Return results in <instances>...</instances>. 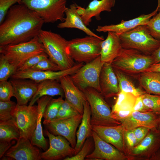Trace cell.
<instances>
[{"mask_svg": "<svg viewBox=\"0 0 160 160\" xmlns=\"http://www.w3.org/2000/svg\"><path fill=\"white\" fill-rule=\"evenodd\" d=\"M44 23L36 13L23 4L13 5L0 24V46L31 40L38 36Z\"/></svg>", "mask_w": 160, "mask_h": 160, "instance_id": "cell-1", "label": "cell"}, {"mask_svg": "<svg viewBox=\"0 0 160 160\" xmlns=\"http://www.w3.org/2000/svg\"><path fill=\"white\" fill-rule=\"evenodd\" d=\"M38 36L49 57L58 66L60 70L69 69L75 64L68 51V41L61 35L41 30Z\"/></svg>", "mask_w": 160, "mask_h": 160, "instance_id": "cell-2", "label": "cell"}, {"mask_svg": "<svg viewBox=\"0 0 160 160\" xmlns=\"http://www.w3.org/2000/svg\"><path fill=\"white\" fill-rule=\"evenodd\" d=\"M154 63L151 55L144 54L136 50L122 48L111 65L124 74H135L143 72Z\"/></svg>", "mask_w": 160, "mask_h": 160, "instance_id": "cell-3", "label": "cell"}, {"mask_svg": "<svg viewBox=\"0 0 160 160\" xmlns=\"http://www.w3.org/2000/svg\"><path fill=\"white\" fill-rule=\"evenodd\" d=\"M119 36L123 48L134 49L147 55H151L160 46V40L150 34L145 25L138 26Z\"/></svg>", "mask_w": 160, "mask_h": 160, "instance_id": "cell-4", "label": "cell"}, {"mask_svg": "<svg viewBox=\"0 0 160 160\" xmlns=\"http://www.w3.org/2000/svg\"><path fill=\"white\" fill-rule=\"evenodd\" d=\"M81 91L90 107L91 125L112 126L121 124L113 118L112 110L101 93L91 87Z\"/></svg>", "mask_w": 160, "mask_h": 160, "instance_id": "cell-5", "label": "cell"}, {"mask_svg": "<svg viewBox=\"0 0 160 160\" xmlns=\"http://www.w3.org/2000/svg\"><path fill=\"white\" fill-rule=\"evenodd\" d=\"M45 52L38 36L27 42L0 46V54L17 69L30 57Z\"/></svg>", "mask_w": 160, "mask_h": 160, "instance_id": "cell-6", "label": "cell"}, {"mask_svg": "<svg viewBox=\"0 0 160 160\" xmlns=\"http://www.w3.org/2000/svg\"><path fill=\"white\" fill-rule=\"evenodd\" d=\"M103 40L88 36L68 41L67 50L71 58L77 63H88L100 56Z\"/></svg>", "mask_w": 160, "mask_h": 160, "instance_id": "cell-7", "label": "cell"}, {"mask_svg": "<svg viewBox=\"0 0 160 160\" xmlns=\"http://www.w3.org/2000/svg\"><path fill=\"white\" fill-rule=\"evenodd\" d=\"M67 0H20L23 4L36 13L44 23L63 21Z\"/></svg>", "mask_w": 160, "mask_h": 160, "instance_id": "cell-8", "label": "cell"}, {"mask_svg": "<svg viewBox=\"0 0 160 160\" xmlns=\"http://www.w3.org/2000/svg\"><path fill=\"white\" fill-rule=\"evenodd\" d=\"M104 63L100 56L84 65L75 73L70 75L71 77L81 90L91 87L101 93L100 78Z\"/></svg>", "mask_w": 160, "mask_h": 160, "instance_id": "cell-9", "label": "cell"}, {"mask_svg": "<svg viewBox=\"0 0 160 160\" xmlns=\"http://www.w3.org/2000/svg\"><path fill=\"white\" fill-rule=\"evenodd\" d=\"M82 118V115L79 113L69 117L44 120L43 123L46 129L54 135L64 137L74 148L76 142V129Z\"/></svg>", "mask_w": 160, "mask_h": 160, "instance_id": "cell-10", "label": "cell"}, {"mask_svg": "<svg viewBox=\"0 0 160 160\" xmlns=\"http://www.w3.org/2000/svg\"><path fill=\"white\" fill-rule=\"evenodd\" d=\"M38 115L37 105H17L12 116L20 133V137L31 140L36 128Z\"/></svg>", "mask_w": 160, "mask_h": 160, "instance_id": "cell-11", "label": "cell"}, {"mask_svg": "<svg viewBox=\"0 0 160 160\" xmlns=\"http://www.w3.org/2000/svg\"><path fill=\"white\" fill-rule=\"evenodd\" d=\"M45 133L49 138V146L44 152L41 153V159L57 160L75 155V148L65 138L60 135H54L46 129Z\"/></svg>", "mask_w": 160, "mask_h": 160, "instance_id": "cell-12", "label": "cell"}, {"mask_svg": "<svg viewBox=\"0 0 160 160\" xmlns=\"http://www.w3.org/2000/svg\"><path fill=\"white\" fill-rule=\"evenodd\" d=\"M83 63H77L71 68L57 71H36L30 69L16 71L11 79H29L37 83L48 80H59L62 77L71 75L78 71L84 65Z\"/></svg>", "mask_w": 160, "mask_h": 160, "instance_id": "cell-13", "label": "cell"}, {"mask_svg": "<svg viewBox=\"0 0 160 160\" xmlns=\"http://www.w3.org/2000/svg\"><path fill=\"white\" fill-rule=\"evenodd\" d=\"M95 148L93 151L86 157V160L97 159L99 160H124L127 159L123 152L111 144L100 138L95 132L92 131Z\"/></svg>", "mask_w": 160, "mask_h": 160, "instance_id": "cell-14", "label": "cell"}, {"mask_svg": "<svg viewBox=\"0 0 160 160\" xmlns=\"http://www.w3.org/2000/svg\"><path fill=\"white\" fill-rule=\"evenodd\" d=\"M159 112L153 111H133L129 116L120 121L126 130L143 126L150 129L157 128Z\"/></svg>", "mask_w": 160, "mask_h": 160, "instance_id": "cell-15", "label": "cell"}, {"mask_svg": "<svg viewBox=\"0 0 160 160\" xmlns=\"http://www.w3.org/2000/svg\"><path fill=\"white\" fill-rule=\"evenodd\" d=\"M41 153L39 149L33 145L29 139L20 137L16 144L11 146L4 156L16 160H40L41 159Z\"/></svg>", "mask_w": 160, "mask_h": 160, "instance_id": "cell-16", "label": "cell"}, {"mask_svg": "<svg viewBox=\"0 0 160 160\" xmlns=\"http://www.w3.org/2000/svg\"><path fill=\"white\" fill-rule=\"evenodd\" d=\"M92 130L103 140L123 152L125 151L124 129L121 125L112 126L91 125Z\"/></svg>", "mask_w": 160, "mask_h": 160, "instance_id": "cell-17", "label": "cell"}, {"mask_svg": "<svg viewBox=\"0 0 160 160\" xmlns=\"http://www.w3.org/2000/svg\"><path fill=\"white\" fill-rule=\"evenodd\" d=\"M159 9L157 7L152 12L148 14H142L139 16L128 20H122L116 24H111L104 26L98 25L96 31L98 32H113L119 36L121 34L130 31L137 26L147 24L149 20L155 15Z\"/></svg>", "mask_w": 160, "mask_h": 160, "instance_id": "cell-18", "label": "cell"}, {"mask_svg": "<svg viewBox=\"0 0 160 160\" xmlns=\"http://www.w3.org/2000/svg\"><path fill=\"white\" fill-rule=\"evenodd\" d=\"M28 79H11L9 81L13 87V97L16 98L18 105H27L37 91L38 83Z\"/></svg>", "mask_w": 160, "mask_h": 160, "instance_id": "cell-19", "label": "cell"}, {"mask_svg": "<svg viewBox=\"0 0 160 160\" xmlns=\"http://www.w3.org/2000/svg\"><path fill=\"white\" fill-rule=\"evenodd\" d=\"M116 0H93L84 8L77 5V11L82 20L87 26L89 25L92 19L95 17L99 20L100 13L103 11L110 12L115 6Z\"/></svg>", "mask_w": 160, "mask_h": 160, "instance_id": "cell-20", "label": "cell"}, {"mask_svg": "<svg viewBox=\"0 0 160 160\" xmlns=\"http://www.w3.org/2000/svg\"><path fill=\"white\" fill-rule=\"evenodd\" d=\"M59 81L64 91L65 99L82 115L84 103L87 100L84 93L75 85L70 75L62 77Z\"/></svg>", "mask_w": 160, "mask_h": 160, "instance_id": "cell-21", "label": "cell"}, {"mask_svg": "<svg viewBox=\"0 0 160 160\" xmlns=\"http://www.w3.org/2000/svg\"><path fill=\"white\" fill-rule=\"evenodd\" d=\"M100 84L101 93L106 97L117 96L119 93L118 80L111 64H103L100 76Z\"/></svg>", "mask_w": 160, "mask_h": 160, "instance_id": "cell-22", "label": "cell"}, {"mask_svg": "<svg viewBox=\"0 0 160 160\" xmlns=\"http://www.w3.org/2000/svg\"><path fill=\"white\" fill-rule=\"evenodd\" d=\"M100 56L104 63L111 64L118 56L123 48L119 36L115 33L108 32L106 39L101 43Z\"/></svg>", "mask_w": 160, "mask_h": 160, "instance_id": "cell-23", "label": "cell"}, {"mask_svg": "<svg viewBox=\"0 0 160 160\" xmlns=\"http://www.w3.org/2000/svg\"><path fill=\"white\" fill-rule=\"evenodd\" d=\"M65 15L66 17L64 20L58 24V28H77L82 31L88 36H94L104 40L103 37L94 33L84 24L78 12L77 5L76 4H72L69 7H67Z\"/></svg>", "mask_w": 160, "mask_h": 160, "instance_id": "cell-24", "label": "cell"}, {"mask_svg": "<svg viewBox=\"0 0 160 160\" xmlns=\"http://www.w3.org/2000/svg\"><path fill=\"white\" fill-rule=\"evenodd\" d=\"M51 96H45L36 101L38 115L37 124L31 140L32 144L45 151L48 149V143L44 137L41 125V120L44 110L48 103L52 99Z\"/></svg>", "mask_w": 160, "mask_h": 160, "instance_id": "cell-25", "label": "cell"}, {"mask_svg": "<svg viewBox=\"0 0 160 160\" xmlns=\"http://www.w3.org/2000/svg\"><path fill=\"white\" fill-rule=\"evenodd\" d=\"M91 117L90 107L88 102L86 100L84 103L82 118L76 133V142L74 148L75 150V155L80 150L86 139L92 136Z\"/></svg>", "mask_w": 160, "mask_h": 160, "instance_id": "cell-26", "label": "cell"}, {"mask_svg": "<svg viewBox=\"0 0 160 160\" xmlns=\"http://www.w3.org/2000/svg\"><path fill=\"white\" fill-rule=\"evenodd\" d=\"M60 96L64 97L65 95L60 83L55 80H48L38 83L37 91L33 97L29 105L32 106L41 97L45 96Z\"/></svg>", "mask_w": 160, "mask_h": 160, "instance_id": "cell-27", "label": "cell"}, {"mask_svg": "<svg viewBox=\"0 0 160 160\" xmlns=\"http://www.w3.org/2000/svg\"><path fill=\"white\" fill-rule=\"evenodd\" d=\"M147 134L145 138L132 150L134 155L141 154L151 149L155 152L160 147V131L157 128Z\"/></svg>", "mask_w": 160, "mask_h": 160, "instance_id": "cell-28", "label": "cell"}, {"mask_svg": "<svg viewBox=\"0 0 160 160\" xmlns=\"http://www.w3.org/2000/svg\"><path fill=\"white\" fill-rule=\"evenodd\" d=\"M139 74V83L145 91L160 95V72L146 71Z\"/></svg>", "mask_w": 160, "mask_h": 160, "instance_id": "cell-29", "label": "cell"}, {"mask_svg": "<svg viewBox=\"0 0 160 160\" xmlns=\"http://www.w3.org/2000/svg\"><path fill=\"white\" fill-rule=\"evenodd\" d=\"M20 138V133L14 118L0 121V142L17 141Z\"/></svg>", "mask_w": 160, "mask_h": 160, "instance_id": "cell-30", "label": "cell"}, {"mask_svg": "<svg viewBox=\"0 0 160 160\" xmlns=\"http://www.w3.org/2000/svg\"><path fill=\"white\" fill-rule=\"evenodd\" d=\"M116 103L112 108V111H132L137 97L132 94L120 91L117 95Z\"/></svg>", "mask_w": 160, "mask_h": 160, "instance_id": "cell-31", "label": "cell"}, {"mask_svg": "<svg viewBox=\"0 0 160 160\" xmlns=\"http://www.w3.org/2000/svg\"><path fill=\"white\" fill-rule=\"evenodd\" d=\"M113 68L118 80L120 92L130 93L136 97L140 96L146 93L145 91L136 87L125 74L117 69Z\"/></svg>", "mask_w": 160, "mask_h": 160, "instance_id": "cell-32", "label": "cell"}, {"mask_svg": "<svg viewBox=\"0 0 160 160\" xmlns=\"http://www.w3.org/2000/svg\"><path fill=\"white\" fill-rule=\"evenodd\" d=\"M63 97L60 96L57 99H52L46 107L43 115L44 120L49 121L56 117L60 108L63 102Z\"/></svg>", "mask_w": 160, "mask_h": 160, "instance_id": "cell-33", "label": "cell"}, {"mask_svg": "<svg viewBox=\"0 0 160 160\" xmlns=\"http://www.w3.org/2000/svg\"><path fill=\"white\" fill-rule=\"evenodd\" d=\"M141 97L145 107L148 111L160 112V95L146 92Z\"/></svg>", "mask_w": 160, "mask_h": 160, "instance_id": "cell-34", "label": "cell"}, {"mask_svg": "<svg viewBox=\"0 0 160 160\" xmlns=\"http://www.w3.org/2000/svg\"><path fill=\"white\" fill-rule=\"evenodd\" d=\"M17 69L0 54V81H7L15 73Z\"/></svg>", "mask_w": 160, "mask_h": 160, "instance_id": "cell-35", "label": "cell"}, {"mask_svg": "<svg viewBox=\"0 0 160 160\" xmlns=\"http://www.w3.org/2000/svg\"><path fill=\"white\" fill-rule=\"evenodd\" d=\"M159 12L153 16L145 25L150 34L156 39L160 40V9Z\"/></svg>", "mask_w": 160, "mask_h": 160, "instance_id": "cell-36", "label": "cell"}, {"mask_svg": "<svg viewBox=\"0 0 160 160\" xmlns=\"http://www.w3.org/2000/svg\"><path fill=\"white\" fill-rule=\"evenodd\" d=\"M94 145L93 139L92 137L87 138L79 151L76 155L71 157H67L64 160H84L91 150Z\"/></svg>", "mask_w": 160, "mask_h": 160, "instance_id": "cell-37", "label": "cell"}, {"mask_svg": "<svg viewBox=\"0 0 160 160\" xmlns=\"http://www.w3.org/2000/svg\"><path fill=\"white\" fill-rule=\"evenodd\" d=\"M17 104L11 100L0 101V121H7L13 118L12 113Z\"/></svg>", "mask_w": 160, "mask_h": 160, "instance_id": "cell-38", "label": "cell"}, {"mask_svg": "<svg viewBox=\"0 0 160 160\" xmlns=\"http://www.w3.org/2000/svg\"><path fill=\"white\" fill-rule=\"evenodd\" d=\"M79 113H80L72 105L65 99L61 105L57 114L55 119L69 117Z\"/></svg>", "mask_w": 160, "mask_h": 160, "instance_id": "cell-39", "label": "cell"}, {"mask_svg": "<svg viewBox=\"0 0 160 160\" xmlns=\"http://www.w3.org/2000/svg\"><path fill=\"white\" fill-rule=\"evenodd\" d=\"M29 69L40 71H57L60 70L58 66L49 57L41 60Z\"/></svg>", "mask_w": 160, "mask_h": 160, "instance_id": "cell-40", "label": "cell"}, {"mask_svg": "<svg viewBox=\"0 0 160 160\" xmlns=\"http://www.w3.org/2000/svg\"><path fill=\"white\" fill-rule=\"evenodd\" d=\"M13 97V90L12 85L9 81H0V101L10 100Z\"/></svg>", "mask_w": 160, "mask_h": 160, "instance_id": "cell-41", "label": "cell"}, {"mask_svg": "<svg viewBox=\"0 0 160 160\" xmlns=\"http://www.w3.org/2000/svg\"><path fill=\"white\" fill-rule=\"evenodd\" d=\"M48 57V55L45 52L34 55L27 59L21 66L17 69L16 71L29 69L41 60Z\"/></svg>", "mask_w": 160, "mask_h": 160, "instance_id": "cell-42", "label": "cell"}, {"mask_svg": "<svg viewBox=\"0 0 160 160\" xmlns=\"http://www.w3.org/2000/svg\"><path fill=\"white\" fill-rule=\"evenodd\" d=\"M20 1V0H0V24L4 21L10 8Z\"/></svg>", "mask_w": 160, "mask_h": 160, "instance_id": "cell-43", "label": "cell"}, {"mask_svg": "<svg viewBox=\"0 0 160 160\" xmlns=\"http://www.w3.org/2000/svg\"><path fill=\"white\" fill-rule=\"evenodd\" d=\"M124 137L125 143L129 148L132 149L137 145V140L132 129L125 130Z\"/></svg>", "mask_w": 160, "mask_h": 160, "instance_id": "cell-44", "label": "cell"}, {"mask_svg": "<svg viewBox=\"0 0 160 160\" xmlns=\"http://www.w3.org/2000/svg\"><path fill=\"white\" fill-rule=\"evenodd\" d=\"M132 130L137 139V145L147 135L150 129L146 127L141 126Z\"/></svg>", "mask_w": 160, "mask_h": 160, "instance_id": "cell-45", "label": "cell"}, {"mask_svg": "<svg viewBox=\"0 0 160 160\" xmlns=\"http://www.w3.org/2000/svg\"><path fill=\"white\" fill-rule=\"evenodd\" d=\"M133 111L145 112L148 111L145 107L143 102L141 95L137 97L135 105L132 109Z\"/></svg>", "mask_w": 160, "mask_h": 160, "instance_id": "cell-46", "label": "cell"}, {"mask_svg": "<svg viewBox=\"0 0 160 160\" xmlns=\"http://www.w3.org/2000/svg\"><path fill=\"white\" fill-rule=\"evenodd\" d=\"M11 141L0 142V158H1L13 144Z\"/></svg>", "mask_w": 160, "mask_h": 160, "instance_id": "cell-47", "label": "cell"}, {"mask_svg": "<svg viewBox=\"0 0 160 160\" xmlns=\"http://www.w3.org/2000/svg\"><path fill=\"white\" fill-rule=\"evenodd\" d=\"M154 61L153 64L160 63V46L151 55Z\"/></svg>", "mask_w": 160, "mask_h": 160, "instance_id": "cell-48", "label": "cell"}, {"mask_svg": "<svg viewBox=\"0 0 160 160\" xmlns=\"http://www.w3.org/2000/svg\"><path fill=\"white\" fill-rule=\"evenodd\" d=\"M146 71L160 72V63H158L153 64L149 68L145 70L143 72Z\"/></svg>", "mask_w": 160, "mask_h": 160, "instance_id": "cell-49", "label": "cell"}, {"mask_svg": "<svg viewBox=\"0 0 160 160\" xmlns=\"http://www.w3.org/2000/svg\"><path fill=\"white\" fill-rule=\"evenodd\" d=\"M157 129L160 131V112H159V121Z\"/></svg>", "mask_w": 160, "mask_h": 160, "instance_id": "cell-50", "label": "cell"}, {"mask_svg": "<svg viewBox=\"0 0 160 160\" xmlns=\"http://www.w3.org/2000/svg\"><path fill=\"white\" fill-rule=\"evenodd\" d=\"M155 159L160 160V151L158 152L155 156Z\"/></svg>", "mask_w": 160, "mask_h": 160, "instance_id": "cell-51", "label": "cell"}, {"mask_svg": "<svg viewBox=\"0 0 160 160\" xmlns=\"http://www.w3.org/2000/svg\"><path fill=\"white\" fill-rule=\"evenodd\" d=\"M158 0V6L157 7H158L159 9H160V0Z\"/></svg>", "mask_w": 160, "mask_h": 160, "instance_id": "cell-52", "label": "cell"}]
</instances>
